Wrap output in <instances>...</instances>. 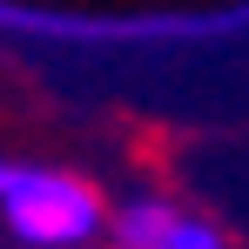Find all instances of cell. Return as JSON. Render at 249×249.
<instances>
[{"mask_svg":"<svg viewBox=\"0 0 249 249\" xmlns=\"http://www.w3.org/2000/svg\"><path fill=\"white\" fill-rule=\"evenodd\" d=\"M0 215L34 249H74L101 229V196L61 168H14V182L0 189Z\"/></svg>","mask_w":249,"mask_h":249,"instance_id":"cell-1","label":"cell"},{"mask_svg":"<svg viewBox=\"0 0 249 249\" xmlns=\"http://www.w3.org/2000/svg\"><path fill=\"white\" fill-rule=\"evenodd\" d=\"M168 229H175V209L155 196H135L115 209V249H168Z\"/></svg>","mask_w":249,"mask_h":249,"instance_id":"cell-2","label":"cell"},{"mask_svg":"<svg viewBox=\"0 0 249 249\" xmlns=\"http://www.w3.org/2000/svg\"><path fill=\"white\" fill-rule=\"evenodd\" d=\"M7 182H14V168H7V162H0V189H7Z\"/></svg>","mask_w":249,"mask_h":249,"instance_id":"cell-4","label":"cell"},{"mask_svg":"<svg viewBox=\"0 0 249 249\" xmlns=\"http://www.w3.org/2000/svg\"><path fill=\"white\" fill-rule=\"evenodd\" d=\"M168 249H222V229H209V222H196V215H175Z\"/></svg>","mask_w":249,"mask_h":249,"instance_id":"cell-3","label":"cell"}]
</instances>
